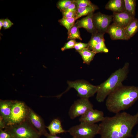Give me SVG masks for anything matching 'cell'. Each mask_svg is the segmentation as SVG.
Returning <instances> with one entry per match:
<instances>
[{
	"label": "cell",
	"mask_w": 138,
	"mask_h": 138,
	"mask_svg": "<svg viewBox=\"0 0 138 138\" xmlns=\"http://www.w3.org/2000/svg\"><path fill=\"white\" fill-rule=\"evenodd\" d=\"M129 64L126 63L123 66L112 73L103 83L98 85L96 99L99 102H103L108 96L119 86L127 77Z\"/></svg>",
	"instance_id": "cell-3"
},
{
	"label": "cell",
	"mask_w": 138,
	"mask_h": 138,
	"mask_svg": "<svg viewBox=\"0 0 138 138\" xmlns=\"http://www.w3.org/2000/svg\"><path fill=\"white\" fill-rule=\"evenodd\" d=\"M79 28L75 23L74 26L68 31L67 40L78 39L82 40Z\"/></svg>",
	"instance_id": "cell-23"
},
{
	"label": "cell",
	"mask_w": 138,
	"mask_h": 138,
	"mask_svg": "<svg viewBox=\"0 0 138 138\" xmlns=\"http://www.w3.org/2000/svg\"><path fill=\"white\" fill-rule=\"evenodd\" d=\"M13 100H0V117L6 123L10 117Z\"/></svg>",
	"instance_id": "cell-16"
},
{
	"label": "cell",
	"mask_w": 138,
	"mask_h": 138,
	"mask_svg": "<svg viewBox=\"0 0 138 138\" xmlns=\"http://www.w3.org/2000/svg\"><path fill=\"white\" fill-rule=\"evenodd\" d=\"M27 119L32 125L39 131L41 135L45 136L49 133L42 118L36 113L32 109L28 107Z\"/></svg>",
	"instance_id": "cell-11"
},
{
	"label": "cell",
	"mask_w": 138,
	"mask_h": 138,
	"mask_svg": "<svg viewBox=\"0 0 138 138\" xmlns=\"http://www.w3.org/2000/svg\"><path fill=\"white\" fill-rule=\"evenodd\" d=\"M112 16L113 23L124 28L135 18L125 11L120 13H113Z\"/></svg>",
	"instance_id": "cell-13"
},
{
	"label": "cell",
	"mask_w": 138,
	"mask_h": 138,
	"mask_svg": "<svg viewBox=\"0 0 138 138\" xmlns=\"http://www.w3.org/2000/svg\"><path fill=\"white\" fill-rule=\"evenodd\" d=\"M46 127L48 130L50 134L53 135H56L68 132L67 130L63 129L61 121L57 118L54 119Z\"/></svg>",
	"instance_id": "cell-17"
},
{
	"label": "cell",
	"mask_w": 138,
	"mask_h": 138,
	"mask_svg": "<svg viewBox=\"0 0 138 138\" xmlns=\"http://www.w3.org/2000/svg\"><path fill=\"white\" fill-rule=\"evenodd\" d=\"M4 19H0V30H1L2 27L3 26Z\"/></svg>",
	"instance_id": "cell-35"
},
{
	"label": "cell",
	"mask_w": 138,
	"mask_h": 138,
	"mask_svg": "<svg viewBox=\"0 0 138 138\" xmlns=\"http://www.w3.org/2000/svg\"><path fill=\"white\" fill-rule=\"evenodd\" d=\"M93 107L88 98H80L75 101L70 107L68 115L71 119H73L82 116Z\"/></svg>",
	"instance_id": "cell-8"
},
{
	"label": "cell",
	"mask_w": 138,
	"mask_h": 138,
	"mask_svg": "<svg viewBox=\"0 0 138 138\" xmlns=\"http://www.w3.org/2000/svg\"><path fill=\"white\" fill-rule=\"evenodd\" d=\"M98 9L97 6L93 4L85 7L78 8L76 18L77 20L82 16L87 15Z\"/></svg>",
	"instance_id": "cell-20"
},
{
	"label": "cell",
	"mask_w": 138,
	"mask_h": 138,
	"mask_svg": "<svg viewBox=\"0 0 138 138\" xmlns=\"http://www.w3.org/2000/svg\"><path fill=\"white\" fill-rule=\"evenodd\" d=\"M14 24L8 18L4 19L3 27L4 29L10 28Z\"/></svg>",
	"instance_id": "cell-30"
},
{
	"label": "cell",
	"mask_w": 138,
	"mask_h": 138,
	"mask_svg": "<svg viewBox=\"0 0 138 138\" xmlns=\"http://www.w3.org/2000/svg\"><path fill=\"white\" fill-rule=\"evenodd\" d=\"M76 42L75 39H70L65 43L64 46L61 48L62 51H63L66 49L74 48Z\"/></svg>",
	"instance_id": "cell-27"
},
{
	"label": "cell",
	"mask_w": 138,
	"mask_h": 138,
	"mask_svg": "<svg viewBox=\"0 0 138 138\" xmlns=\"http://www.w3.org/2000/svg\"><path fill=\"white\" fill-rule=\"evenodd\" d=\"M138 124V112L132 115L119 112L114 116L105 117L98 124L100 138H128L133 136L132 131Z\"/></svg>",
	"instance_id": "cell-1"
},
{
	"label": "cell",
	"mask_w": 138,
	"mask_h": 138,
	"mask_svg": "<svg viewBox=\"0 0 138 138\" xmlns=\"http://www.w3.org/2000/svg\"><path fill=\"white\" fill-rule=\"evenodd\" d=\"M94 12H92L80 20H77L75 23L79 28H83L88 32L94 33L97 32L94 26L93 20Z\"/></svg>",
	"instance_id": "cell-15"
},
{
	"label": "cell",
	"mask_w": 138,
	"mask_h": 138,
	"mask_svg": "<svg viewBox=\"0 0 138 138\" xmlns=\"http://www.w3.org/2000/svg\"><path fill=\"white\" fill-rule=\"evenodd\" d=\"M105 117L102 111L93 108L80 116L79 120L80 123L93 124L99 122H101Z\"/></svg>",
	"instance_id": "cell-12"
},
{
	"label": "cell",
	"mask_w": 138,
	"mask_h": 138,
	"mask_svg": "<svg viewBox=\"0 0 138 138\" xmlns=\"http://www.w3.org/2000/svg\"><path fill=\"white\" fill-rule=\"evenodd\" d=\"M73 2V0H60L57 4V7L62 12L66 10Z\"/></svg>",
	"instance_id": "cell-25"
},
{
	"label": "cell",
	"mask_w": 138,
	"mask_h": 138,
	"mask_svg": "<svg viewBox=\"0 0 138 138\" xmlns=\"http://www.w3.org/2000/svg\"><path fill=\"white\" fill-rule=\"evenodd\" d=\"M124 29L126 40H128L138 31V19L135 18Z\"/></svg>",
	"instance_id": "cell-19"
},
{
	"label": "cell",
	"mask_w": 138,
	"mask_h": 138,
	"mask_svg": "<svg viewBox=\"0 0 138 138\" xmlns=\"http://www.w3.org/2000/svg\"><path fill=\"white\" fill-rule=\"evenodd\" d=\"M63 17L65 18H76L77 12L64 11L62 12Z\"/></svg>",
	"instance_id": "cell-29"
},
{
	"label": "cell",
	"mask_w": 138,
	"mask_h": 138,
	"mask_svg": "<svg viewBox=\"0 0 138 138\" xmlns=\"http://www.w3.org/2000/svg\"><path fill=\"white\" fill-rule=\"evenodd\" d=\"M136 138H138V131L137 132V133L136 135Z\"/></svg>",
	"instance_id": "cell-36"
},
{
	"label": "cell",
	"mask_w": 138,
	"mask_h": 138,
	"mask_svg": "<svg viewBox=\"0 0 138 138\" xmlns=\"http://www.w3.org/2000/svg\"><path fill=\"white\" fill-rule=\"evenodd\" d=\"M98 125L85 123L73 126L67 130V132L73 138H93L99 134Z\"/></svg>",
	"instance_id": "cell-6"
},
{
	"label": "cell",
	"mask_w": 138,
	"mask_h": 138,
	"mask_svg": "<svg viewBox=\"0 0 138 138\" xmlns=\"http://www.w3.org/2000/svg\"><path fill=\"white\" fill-rule=\"evenodd\" d=\"M112 20V15H106L100 12L94 14L93 18L94 25L97 31L104 34Z\"/></svg>",
	"instance_id": "cell-9"
},
{
	"label": "cell",
	"mask_w": 138,
	"mask_h": 138,
	"mask_svg": "<svg viewBox=\"0 0 138 138\" xmlns=\"http://www.w3.org/2000/svg\"><path fill=\"white\" fill-rule=\"evenodd\" d=\"M78 8L77 4L74 2L73 0V2L65 10L77 12Z\"/></svg>",
	"instance_id": "cell-32"
},
{
	"label": "cell",
	"mask_w": 138,
	"mask_h": 138,
	"mask_svg": "<svg viewBox=\"0 0 138 138\" xmlns=\"http://www.w3.org/2000/svg\"><path fill=\"white\" fill-rule=\"evenodd\" d=\"M6 127L5 122L2 118L0 117V129H5Z\"/></svg>",
	"instance_id": "cell-33"
},
{
	"label": "cell",
	"mask_w": 138,
	"mask_h": 138,
	"mask_svg": "<svg viewBox=\"0 0 138 138\" xmlns=\"http://www.w3.org/2000/svg\"><path fill=\"white\" fill-rule=\"evenodd\" d=\"M125 11L134 16L135 14L136 0H124Z\"/></svg>",
	"instance_id": "cell-22"
},
{
	"label": "cell",
	"mask_w": 138,
	"mask_h": 138,
	"mask_svg": "<svg viewBox=\"0 0 138 138\" xmlns=\"http://www.w3.org/2000/svg\"><path fill=\"white\" fill-rule=\"evenodd\" d=\"M28 106L24 102L13 100L10 117L6 123V126H10L20 123L27 118Z\"/></svg>",
	"instance_id": "cell-7"
},
{
	"label": "cell",
	"mask_w": 138,
	"mask_h": 138,
	"mask_svg": "<svg viewBox=\"0 0 138 138\" xmlns=\"http://www.w3.org/2000/svg\"><path fill=\"white\" fill-rule=\"evenodd\" d=\"M78 52L82 57L83 63L88 65L90 64V62L93 60L96 54L93 51L89 50L88 47Z\"/></svg>",
	"instance_id": "cell-21"
},
{
	"label": "cell",
	"mask_w": 138,
	"mask_h": 138,
	"mask_svg": "<svg viewBox=\"0 0 138 138\" xmlns=\"http://www.w3.org/2000/svg\"><path fill=\"white\" fill-rule=\"evenodd\" d=\"M106 32L109 34L111 39L112 40H126L124 28L115 24L114 23L109 25Z\"/></svg>",
	"instance_id": "cell-14"
},
{
	"label": "cell",
	"mask_w": 138,
	"mask_h": 138,
	"mask_svg": "<svg viewBox=\"0 0 138 138\" xmlns=\"http://www.w3.org/2000/svg\"><path fill=\"white\" fill-rule=\"evenodd\" d=\"M0 138H13L11 134L7 131L0 129Z\"/></svg>",
	"instance_id": "cell-31"
},
{
	"label": "cell",
	"mask_w": 138,
	"mask_h": 138,
	"mask_svg": "<svg viewBox=\"0 0 138 138\" xmlns=\"http://www.w3.org/2000/svg\"><path fill=\"white\" fill-rule=\"evenodd\" d=\"M105 8L113 13L123 12L125 11L124 0H110L106 5Z\"/></svg>",
	"instance_id": "cell-18"
},
{
	"label": "cell",
	"mask_w": 138,
	"mask_h": 138,
	"mask_svg": "<svg viewBox=\"0 0 138 138\" xmlns=\"http://www.w3.org/2000/svg\"><path fill=\"white\" fill-rule=\"evenodd\" d=\"M104 35L97 32L92 34L91 38L88 43L89 49L96 54L108 52L109 50L105 43Z\"/></svg>",
	"instance_id": "cell-10"
},
{
	"label": "cell",
	"mask_w": 138,
	"mask_h": 138,
	"mask_svg": "<svg viewBox=\"0 0 138 138\" xmlns=\"http://www.w3.org/2000/svg\"><path fill=\"white\" fill-rule=\"evenodd\" d=\"M78 8L83 7L90 5L93 4L89 0H74Z\"/></svg>",
	"instance_id": "cell-26"
},
{
	"label": "cell",
	"mask_w": 138,
	"mask_h": 138,
	"mask_svg": "<svg viewBox=\"0 0 138 138\" xmlns=\"http://www.w3.org/2000/svg\"><path fill=\"white\" fill-rule=\"evenodd\" d=\"M88 43H84L81 42H76L74 48L78 52L81 51L85 48L88 47Z\"/></svg>",
	"instance_id": "cell-28"
},
{
	"label": "cell",
	"mask_w": 138,
	"mask_h": 138,
	"mask_svg": "<svg viewBox=\"0 0 138 138\" xmlns=\"http://www.w3.org/2000/svg\"><path fill=\"white\" fill-rule=\"evenodd\" d=\"M46 137L47 138H62L57 136L56 135H53L49 133H48Z\"/></svg>",
	"instance_id": "cell-34"
},
{
	"label": "cell",
	"mask_w": 138,
	"mask_h": 138,
	"mask_svg": "<svg viewBox=\"0 0 138 138\" xmlns=\"http://www.w3.org/2000/svg\"><path fill=\"white\" fill-rule=\"evenodd\" d=\"M67 83L68 86L67 88L64 92L58 96V97H60L70 88H73L77 91L80 98L89 99L97 93L98 88V85H93L84 80L68 81Z\"/></svg>",
	"instance_id": "cell-5"
},
{
	"label": "cell",
	"mask_w": 138,
	"mask_h": 138,
	"mask_svg": "<svg viewBox=\"0 0 138 138\" xmlns=\"http://www.w3.org/2000/svg\"><path fill=\"white\" fill-rule=\"evenodd\" d=\"M4 130L13 138H40L41 136L27 118L19 124L7 126Z\"/></svg>",
	"instance_id": "cell-4"
},
{
	"label": "cell",
	"mask_w": 138,
	"mask_h": 138,
	"mask_svg": "<svg viewBox=\"0 0 138 138\" xmlns=\"http://www.w3.org/2000/svg\"><path fill=\"white\" fill-rule=\"evenodd\" d=\"M75 18H62L58 20L60 24L64 27L69 31L74 26L76 20Z\"/></svg>",
	"instance_id": "cell-24"
},
{
	"label": "cell",
	"mask_w": 138,
	"mask_h": 138,
	"mask_svg": "<svg viewBox=\"0 0 138 138\" xmlns=\"http://www.w3.org/2000/svg\"><path fill=\"white\" fill-rule=\"evenodd\" d=\"M138 99V87L122 85L107 97L106 106L109 112L117 113L131 107Z\"/></svg>",
	"instance_id": "cell-2"
}]
</instances>
